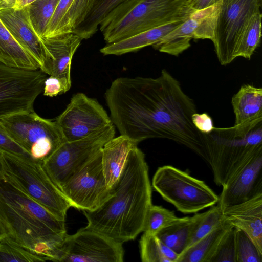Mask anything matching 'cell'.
<instances>
[{"mask_svg":"<svg viewBox=\"0 0 262 262\" xmlns=\"http://www.w3.org/2000/svg\"><path fill=\"white\" fill-rule=\"evenodd\" d=\"M113 125L139 143L166 138L182 144L206 161L204 134L193 125V100L165 69L157 78L120 77L105 93Z\"/></svg>","mask_w":262,"mask_h":262,"instance_id":"1","label":"cell"},{"mask_svg":"<svg viewBox=\"0 0 262 262\" xmlns=\"http://www.w3.org/2000/svg\"><path fill=\"white\" fill-rule=\"evenodd\" d=\"M112 195L93 211H83L86 227L120 243L133 240L143 232L152 204V186L144 154L130 151Z\"/></svg>","mask_w":262,"mask_h":262,"instance_id":"2","label":"cell"},{"mask_svg":"<svg viewBox=\"0 0 262 262\" xmlns=\"http://www.w3.org/2000/svg\"><path fill=\"white\" fill-rule=\"evenodd\" d=\"M0 224L6 237L46 261H56L67 234L65 221L31 198L1 170Z\"/></svg>","mask_w":262,"mask_h":262,"instance_id":"3","label":"cell"},{"mask_svg":"<svg viewBox=\"0 0 262 262\" xmlns=\"http://www.w3.org/2000/svg\"><path fill=\"white\" fill-rule=\"evenodd\" d=\"M186 0H122L100 24L106 43L187 18Z\"/></svg>","mask_w":262,"mask_h":262,"instance_id":"4","label":"cell"},{"mask_svg":"<svg viewBox=\"0 0 262 262\" xmlns=\"http://www.w3.org/2000/svg\"><path fill=\"white\" fill-rule=\"evenodd\" d=\"M204 137L206 162L217 186H222L241 165L262 150V123L244 135H236L233 127H214Z\"/></svg>","mask_w":262,"mask_h":262,"instance_id":"5","label":"cell"},{"mask_svg":"<svg viewBox=\"0 0 262 262\" xmlns=\"http://www.w3.org/2000/svg\"><path fill=\"white\" fill-rule=\"evenodd\" d=\"M0 170L31 198L65 221L71 204L45 171L42 161L31 157L1 152Z\"/></svg>","mask_w":262,"mask_h":262,"instance_id":"6","label":"cell"},{"mask_svg":"<svg viewBox=\"0 0 262 262\" xmlns=\"http://www.w3.org/2000/svg\"><path fill=\"white\" fill-rule=\"evenodd\" d=\"M152 188L184 214L197 213L217 204L219 196L206 183L173 166L159 167Z\"/></svg>","mask_w":262,"mask_h":262,"instance_id":"7","label":"cell"},{"mask_svg":"<svg viewBox=\"0 0 262 262\" xmlns=\"http://www.w3.org/2000/svg\"><path fill=\"white\" fill-rule=\"evenodd\" d=\"M9 136L36 160L43 161L66 142L55 121L43 118L35 111L0 119Z\"/></svg>","mask_w":262,"mask_h":262,"instance_id":"8","label":"cell"},{"mask_svg":"<svg viewBox=\"0 0 262 262\" xmlns=\"http://www.w3.org/2000/svg\"><path fill=\"white\" fill-rule=\"evenodd\" d=\"M115 135V128L112 124L84 138L66 141L43 161V168L60 189L79 169L100 152Z\"/></svg>","mask_w":262,"mask_h":262,"instance_id":"9","label":"cell"},{"mask_svg":"<svg viewBox=\"0 0 262 262\" xmlns=\"http://www.w3.org/2000/svg\"><path fill=\"white\" fill-rule=\"evenodd\" d=\"M47 75L40 69L29 70L0 64V119L33 112L43 92Z\"/></svg>","mask_w":262,"mask_h":262,"instance_id":"10","label":"cell"},{"mask_svg":"<svg viewBox=\"0 0 262 262\" xmlns=\"http://www.w3.org/2000/svg\"><path fill=\"white\" fill-rule=\"evenodd\" d=\"M71 207L83 211H93L113 194L103 172L101 150L86 162L60 188Z\"/></svg>","mask_w":262,"mask_h":262,"instance_id":"11","label":"cell"},{"mask_svg":"<svg viewBox=\"0 0 262 262\" xmlns=\"http://www.w3.org/2000/svg\"><path fill=\"white\" fill-rule=\"evenodd\" d=\"M261 0H222L212 41L219 61L226 66L234 60V50L245 23L260 11Z\"/></svg>","mask_w":262,"mask_h":262,"instance_id":"12","label":"cell"},{"mask_svg":"<svg viewBox=\"0 0 262 262\" xmlns=\"http://www.w3.org/2000/svg\"><path fill=\"white\" fill-rule=\"evenodd\" d=\"M122 244L86 227L67 234L56 261L122 262Z\"/></svg>","mask_w":262,"mask_h":262,"instance_id":"13","label":"cell"},{"mask_svg":"<svg viewBox=\"0 0 262 262\" xmlns=\"http://www.w3.org/2000/svg\"><path fill=\"white\" fill-rule=\"evenodd\" d=\"M55 121L68 142L84 138L113 124L98 101L83 93L74 94L64 111Z\"/></svg>","mask_w":262,"mask_h":262,"instance_id":"14","label":"cell"},{"mask_svg":"<svg viewBox=\"0 0 262 262\" xmlns=\"http://www.w3.org/2000/svg\"><path fill=\"white\" fill-rule=\"evenodd\" d=\"M222 187L217 203L221 210L262 193V150L241 165Z\"/></svg>","mask_w":262,"mask_h":262,"instance_id":"15","label":"cell"},{"mask_svg":"<svg viewBox=\"0 0 262 262\" xmlns=\"http://www.w3.org/2000/svg\"><path fill=\"white\" fill-rule=\"evenodd\" d=\"M0 19L8 30L41 69L46 58L42 39L34 30L29 20L27 6L0 10Z\"/></svg>","mask_w":262,"mask_h":262,"instance_id":"16","label":"cell"},{"mask_svg":"<svg viewBox=\"0 0 262 262\" xmlns=\"http://www.w3.org/2000/svg\"><path fill=\"white\" fill-rule=\"evenodd\" d=\"M41 39L46 48V58L40 70L49 76L71 80L72 58L82 39L73 32Z\"/></svg>","mask_w":262,"mask_h":262,"instance_id":"17","label":"cell"},{"mask_svg":"<svg viewBox=\"0 0 262 262\" xmlns=\"http://www.w3.org/2000/svg\"><path fill=\"white\" fill-rule=\"evenodd\" d=\"M211 6L200 10H193L180 25L152 46L159 51L178 56L190 46L192 39H206L205 22Z\"/></svg>","mask_w":262,"mask_h":262,"instance_id":"18","label":"cell"},{"mask_svg":"<svg viewBox=\"0 0 262 262\" xmlns=\"http://www.w3.org/2000/svg\"><path fill=\"white\" fill-rule=\"evenodd\" d=\"M224 220L244 232L262 255V193L222 210Z\"/></svg>","mask_w":262,"mask_h":262,"instance_id":"19","label":"cell"},{"mask_svg":"<svg viewBox=\"0 0 262 262\" xmlns=\"http://www.w3.org/2000/svg\"><path fill=\"white\" fill-rule=\"evenodd\" d=\"M235 119L233 127L236 135H244L262 123V89L243 84L232 98Z\"/></svg>","mask_w":262,"mask_h":262,"instance_id":"20","label":"cell"},{"mask_svg":"<svg viewBox=\"0 0 262 262\" xmlns=\"http://www.w3.org/2000/svg\"><path fill=\"white\" fill-rule=\"evenodd\" d=\"M138 143L120 135L108 141L101 149V162L106 183L112 189L118 182L130 150Z\"/></svg>","mask_w":262,"mask_h":262,"instance_id":"21","label":"cell"},{"mask_svg":"<svg viewBox=\"0 0 262 262\" xmlns=\"http://www.w3.org/2000/svg\"><path fill=\"white\" fill-rule=\"evenodd\" d=\"M187 18L147 30L113 43H106L100 51L104 55H121L138 51L149 46H152Z\"/></svg>","mask_w":262,"mask_h":262,"instance_id":"22","label":"cell"},{"mask_svg":"<svg viewBox=\"0 0 262 262\" xmlns=\"http://www.w3.org/2000/svg\"><path fill=\"white\" fill-rule=\"evenodd\" d=\"M0 64L25 70L40 69L38 63L18 44L1 19Z\"/></svg>","mask_w":262,"mask_h":262,"instance_id":"23","label":"cell"},{"mask_svg":"<svg viewBox=\"0 0 262 262\" xmlns=\"http://www.w3.org/2000/svg\"><path fill=\"white\" fill-rule=\"evenodd\" d=\"M231 226L225 221L179 255L176 262H210L222 238Z\"/></svg>","mask_w":262,"mask_h":262,"instance_id":"24","label":"cell"},{"mask_svg":"<svg viewBox=\"0 0 262 262\" xmlns=\"http://www.w3.org/2000/svg\"><path fill=\"white\" fill-rule=\"evenodd\" d=\"M260 11L252 14L245 23L236 42L233 57L250 60L259 45L261 37Z\"/></svg>","mask_w":262,"mask_h":262,"instance_id":"25","label":"cell"},{"mask_svg":"<svg viewBox=\"0 0 262 262\" xmlns=\"http://www.w3.org/2000/svg\"><path fill=\"white\" fill-rule=\"evenodd\" d=\"M191 220L189 235L184 251L225 222L222 210L217 205L211 206L204 212L196 213Z\"/></svg>","mask_w":262,"mask_h":262,"instance_id":"26","label":"cell"},{"mask_svg":"<svg viewBox=\"0 0 262 262\" xmlns=\"http://www.w3.org/2000/svg\"><path fill=\"white\" fill-rule=\"evenodd\" d=\"M191 217L179 219L160 230L156 235L178 256L185 249L191 224Z\"/></svg>","mask_w":262,"mask_h":262,"instance_id":"27","label":"cell"},{"mask_svg":"<svg viewBox=\"0 0 262 262\" xmlns=\"http://www.w3.org/2000/svg\"><path fill=\"white\" fill-rule=\"evenodd\" d=\"M143 262H176L178 255L166 246L156 234L143 232L139 241Z\"/></svg>","mask_w":262,"mask_h":262,"instance_id":"28","label":"cell"},{"mask_svg":"<svg viewBox=\"0 0 262 262\" xmlns=\"http://www.w3.org/2000/svg\"><path fill=\"white\" fill-rule=\"evenodd\" d=\"M59 0H34L27 5L30 23L36 34L43 37Z\"/></svg>","mask_w":262,"mask_h":262,"instance_id":"29","label":"cell"},{"mask_svg":"<svg viewBox=\"0 0 262 262\" xmlns=\"http://www.w3.org/2000/svg\"><path fill=\"white\" fill-rule=\"evenodd\" d=\"M96 1L73 0L60 24L56 35L73 32L84 21Z\"/></svg>","mask_w":262,"mask_h":262,"instance_id":"30","label":"cell"},{"mask_svg":"<svg viewBox=\"0 0 262 262\" xmlns=\"http://www.w3.org/2000/svg\"><path fill=\"white\" fill-rule=\"evenodd\" d=\"M46 260L13 242L6 237L0 239V262H39Z\"/></svg>","mask_w":262,"mask_h":262,"instance_id":"31","label":"cell"},{"mask_svg":"<svg viewBox=\"0 0 262 262\" xmlns=\"http://www.w3.org/2000/svg\"><path fill=\"white\" fill-rule=\"evenodd\" d=\"M178 219L173 211L161 206L152 205L148 210L143 232L156 234Z\"/></svg>","mask_w":262,"mask_h":262,"instance_id":"32","label":"cell"},{"mask_svg":"<svg viewBox=\"0 0 262 262\" xmlns=\"http://www.w3.org/2000/svg\"><path fill=\"white\" fill-rule=\"evenodd\" d=\"M236 262H262V255L250 237L236 228Z\"/></svg>","mask_w":262,"mask_h":262,"instance_id":"33","label":"cell"},{"mask_svg":"<svg viewBox=\"0 0 262 262\" xmlns=\"http://www.w3.org/2000/svg\"><path fill=\"white\" fill-rule=\"evenodd\" d=\"M236 228L231 226L222 238L210 262H236Z\"/></svg>","mask_w":262,"mask_h":262,"instance_id":"34","label":"cell"},{"mask_svg":"<svg viewBox=\"0 0 262 262\" xmlns=\"http://www.w3.org/2000/svg\"><path fill=\"white\" fill-rule=\"evenodd\" d=\"M73 1V0H59L43 37L42 38L50 37L56 35L60 24Z\"/></svg>","mask_w":262,"mask_h":262,"instance_id":"35","label":"cell"},{"mask_svg":"<svg viewBox=\"0 0 262 262\" xmlns=\"http://www.w3.org/2000/svg\"><path fill=\"white\" fill-rule=\"evenodd\" d=\"M71 80L58 77L50 76L44 82L43 95L49 97L56 96L69 90Z\"/></svg>","mask_w":262,"mask_h":262,"instance_id":"36","label":"cell"},{"mask_svg":"<svg viewBox=\"0 0 262 262\" xmlns=\"http://www.w3.org/2000/svg\"><path fill=\"white\" fill-rule=\"evenodd\" d=\"M0 151L19 156L31 157L29 153L17 144L8 134L0 122Z\"/></svg>","mask_w":262,"mask_h":262,"instance_id":"37","label":"cell"},{"mask_svg":"<svg viewBox=\"0 0 262 262\" xmlns=\"http://www.w3.org/2000/svg\"><path fill=\"white\" fill-rule=\"evenodd\" d=\"M191 120L194 127L203 134H209L214 128L212 118L207 113L196 112L192 114Z\"/></svg>","mask_w":262,"mask_h":262,"instance_id":"38","label":"cell"},{"mask_svg":"<svg viewBox=\"0 0 262 262\" xmlns=\"http://www.w3.org/2000/svg\"><path fill=\"white\" fill-rule=\"evenodd\" d=\"M221 0H187V5L194 10H200L218 3Z\"/></svg>","mask_w":262,"mask_h":262,"instance_id":"39","label":"cell"},{"mask_svg":"<svg viewBox=\"0 0 262 262\" xmlns=\"http://www.w3.org/2000/svg\"><path fill=\"white\" fill-rule=\"evenodd\" d=\"M34 0H17V6L15 8H20L28 5Z\"/></svg>","mask_w":262,"mask_h":262,"instance_id":"40","label":"cell"},{"mask_svg":"<svg viewBox=\"0 0 262 262\" xmlns=\"http://www.w3.org/2000/svg\"><path fill=\"white\" fill-rule=\"evenodd\" d=\"M10 8L6 0H0V10Z\"/></svg>","mask_w":262,"mask_h":262,"instance_id":"41","label":"cell"},{"mask_svg":"<svg viewBox=\"0 0 262 262\" xmlns=\"http://www.w3.org/2000/svg\"><path fill=\"white\" fill-rule=\"evenodd\" d=\"M10 8H15L17 6V0H6Z\"/></svg>","mask_w":262,"mask_h":262,"instance_id":"42","label":"cell"},{"mask_svg":"<svg viewBox=\"0 0 262 262\" xmlns=\"http://www.w3.org/2000/svg\"><path fill=\"white\" fill-rule=\"evenodd\" d=\"M6 236V233L2 227V226L0 224V239Z\"/></svg>","mask_w":262,"mask_h":262,"instance_id":"43","label":"cell"},{"mask_svg":"<svg viewBox=\"0 0 262 262\" xmlns=\"http://www.w3.org/2000/svg\"><path fill=\"white\" fill-rule=\"evenodd\" d=\"M1 152L0 151V155H1Z\"/></svg>","mask_w":262,"mask_h":262,"instance_id":"44","label":"cell"},{"mask_svg":"<svg viewBox=\"0 0 262 262\" xmlns=\"http://www.w3.org/2000/svg\"><path fill=\"white\" fill-rule=\"evenodd\" d=\"M186 1H187V0H186Z\"/></svg>","mask_w":262,"mask_h":262,"instance_id":"45","label":"cell"}]
</instances>
